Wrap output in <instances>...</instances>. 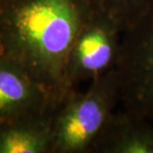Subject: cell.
<instances>
[{"label": "cell", "mask_w": 153, "mask_h": 153, "mask_svg": "<svg viewBox=\"0 0 153 153\" xmlns=\"http://www.w3.org/2000/svg\"><path fill=\"white\" fill-rule=\"evenodd\" d=\"M93 7L92 0H0V56L60 103L68 54Z\"/></svg>", "instance_id": "obj_1"}, {"label": "cell", "mask_w": 153, "mask_h": 153, "mask_svg": "<svg viewBox=\"0 0 153 153\" xmlns=\"http://www.w3.org/2000/svg\"><path fill=\"white\" fill-rule=\"evenodd\" d=\"M120 103L116 68L74 90L57 106L53 123L51 153H91Z\"/></svg>", "instance_id": "obj_2"}, {"label": "cell", "mask_w": 153, "mask_h": 153, "mask_svg": "<svg viewBox=\"0 0 153 153\" xmlns=\"http://www.w3.org/2000/svg\"><path fill=\"white\" fill-rule=\"evenodd\" d=\"M116 70L120 109L153 122V4L123 33Z\"/></svg>", "instance_id": "obj_3"}, {"label": "cell", "mask_w": 153, "mask_h": 153, "mask_svg": "<svg viewBox=\"0 0 153 153\" xmlns=\"http://www.w3.org/2000/svg\"><path fill=\"white\" fill-rule=\"evenodd\" d=\"M123 31L112 16L94 5L68 54L64 69L65 96L115 69Z\"/></svg>", "instance_id": "obj_4"}, {"label": "cell", "mask_w": 153, "mask_h": 153, "mask_svg": "<svg viewBox=\"0 0 153 153\" xmlns=\"http://www.w3.org/2000/svg\"><path fill=\"white\" fill-rule=\"evenodd\" d=\"M58 105L50 90L20 65L0 56V122L40 115Z\"/></svg>", "instance_id": "obj_5"}, {"label": "cell", "mask_w": 153, "mask_h": 153, "mask_svg": "<svg viewBox=\"0 0 153 153\" xmlns=\"http://www.w3.org/2000/svg\"><path fill=\"white\" fill-rule=\"evenodd\" d=\"M91 153H153V122L120 109L96 140Z\"/></svg>", "instance_id": "obj_6"}, {"label": "cell", "mask_w": 153, "mask_h": 153, "mask_svg": "<svg viewBox=\"0 0 153 153\" xmlns=\"http://www.w3.org/2000/svg\"><path fill=\"white\" fill-rule=\"evenodd\" d=\"M56 107L40 115L0 122V153H51Z\"/></svg>", "instance_id": "obj_7"}, {"label": "cell", "mask_w": 153, "mask_h": 153, "mask_svg": "<svg viewBox=\"0 0 153 153\" xmlns=\"http://www.w3.org/2000/svg\"><path fill=\"white\" fill-rule=\"evenodd\" d=\"M120 25L123 33L134 25L153 4V0H92Z\"/></svg>", "instance_id": "obj_8"}]
</instances>
